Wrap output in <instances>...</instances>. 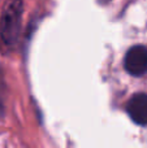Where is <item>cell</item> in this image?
Here are the masks:
<instances>
[{"label":"cell","mask_w":147,"mask_h":148,"mask_svg":"<svg viewBox=\"0 0 147 148\" xmlns=\"http://www.w3.org/2000/svg\"><path fill=\"white\" fill-rule=\"evenodd\" d=\"M21 18H22V1L10 0L4 8L0 18V38L4 44L12 46L16 43L21 29Z\"/></svg>","instance_id":"6da1fadb"},{"label":"cell","mask_w":147,"mask_h":148,"mask_svg":"<svg viewBox=\"0 0 147 148\" xmlns=\"http://www.w3.org/2000/svg\"><path fill=\"white\" fill-rule=\"evenodd\" d=\"M111 0H99V3H102V4H107V3H109Z\"/></svg>","instance_id":"277c9868"},{"label":"cell","mask_w":147,"mask_h":148,"mask_svg":"<svg viewBox=\"0 0 147 148\" xmlns=\"http://www.w3.org/2000/svg\"><path fill=\"white\" fill-rule=\"evenodd\" d=\"M126 112L137 125H147V94H135L128 101Z\"/></svg>","instance_id":"3957f363"},{"label":"cell","mask_w":147,"mask_h":148,"mask_svg":"<svg viewBox=\"0 0 147 148\" xmlns=\"http://www.w3.org/2000/svg\"><path fill=\"white\" fill-rule=\"evenodd\" d=\"M126 72L134 77H141L147 73V47L134 46L126 52L124 59Z\"/></svg>","instance_id":"7a4b0ae2"}]
</instances>
